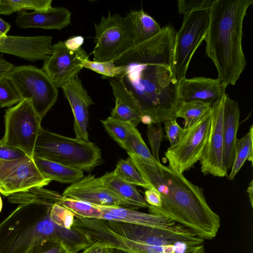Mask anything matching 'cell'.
I'll return each mask as SVG.
<instances>
[{"label": "cell", "mask_w": 253, "mask_h": 253, "mask_svg": "<svg viewBox=\"0 0 253 253\" xmlns=\"http://www.w3.org/2000/svg\"><path fill=\"white\" fill-rule=\"evenodd\" d=\"M121 147L126 152L135 154L145 163L152 166H156L157 162L153 158L140 132L132 125H130L126 140Z\"/></svg>", "instance_id": "28"}, {"label": "cell", "mask_w": 253, "mask_h": 253, "mask_svg": "<svg viewBox=\"0 0 253 253\" xmlns=\"http://www.w3.org/2000/svg\"><path fill=\"white\" fill-rule=\"evenodd\" d=\"M27 155L22 150L0 143V159L13 160L23 157Z\"/></svg>", "instance_id": "40"}, {"label": "cell", "mask_w": 253, "mask_h": 253, "mask_svg": "<svg viewBox=\"0 0 253 253\" xmlns=\"http://www.w3.org/2000/svg\"><path fill=\"white\" fill-rule=\"evenodd\" d=\"M88 56L82 48L78 50L67 48L64 42L52 45L50 56L43 61L42 70L50 79L57 88L61 87L78 76Z\"/></svg>", "instance_id": "14"}, {"label": "cell", "mask_w": 253, "mask_h": 253, "mask_svg": "<svg viewBox=\"0 0 253 253\" xmlns=\"http://www.w3.org/2000/svg\"><path fill=\"white\" fill-rule=\"evenodd\" d=\"M114 233L125 238L121 250L128 253H205L204 240L177 223L156 228L103 220Z\"/></svg>", "instance_id": "5"}, {"label": "cell", "mask_w": 253, "mask_h": 253, "mask_svg": "<svg viewBox=\"0 0 253 253\" xmlns=\"http://www.w3.org/2000/svg\"><path fill=\"white\" fill-rule=\"evenodd\" d=\"M50 181L39 171L33 157L0 159V193L5 196L33 187H43Z\"/></svg>", "instance_id": "12"}, {"label": "cell", "mask_w": 253, "mask_h": 253, "mask_svg": "<svg viewBox=\"0 0 253 253\" xmlns=\"http://www.w3.org/2000/svg\"><path fill=\"white\" fill-rule=\"evenodd\" d=\"M215 0H179L177 1L178 13L185 17L192 11L210 9Z\"/></svg>", "instance_id": "38"}, {"label": "cell", "mask_w": 253, "mask_h": 253, "mask_svg": "<svg viewBox=\"0 0 253 253\" xmlns=\"http://www.w3.org/2000/svg\"><path fill=\"white\" fill-rule=\"evenodd\" d=\"M99 178L107 189L120 198L137 204L140 208H148L149 205L134 186L116 175L113 171L106 173Z\"/></svg>", "instance_id": "26"}, {"label": "cell", "mask_w": 253, "mask_h": 253, "mask_svg": "<svg viewBox=\"0 0 253 253\" xmlns=\"http://www.w3.org/2000/svg\"><path fill=\"white\" fill-rule=\"evenodd\" d=\"M253 0H215L204 40L223 87L234 85L246 66L242 48L244 18Z\"/></svg>", "instance_id": "3"}, {"label": "cell", "mask_w": 253, "mask_h": 253, "mask_svg": "<svg viewBox=\"0 0 253 253\" xmlns=\"http://www.w3.org/2000/svg\"><path fill=\"white\" fill-rule=\"evenodd\" d=\"M126 17L131 25L133 35V42L129 50L151 39L161 30L159 24L142 9L131 11Z\"/></svg>", "instance_id": "23"}, {"label": "cell", "mask_w": 253, "mask_h": 253, "mask_svg": "<svg viewBox=\"0 0 253 253\" xmlns=\"http://www.w3.org/2000/svg\"><path fill=\"white\" fill-rule=\"evenodd\" d=\"M64 197L84 201L98 206L121 207L132 209L140 208L125 201L107 189L99 177L88 174L72 183L63 191Z\"/></svg>", "instance_id": "15"}, {"label": "cell", "mask_w": 253, "mask_h": 253, "mask_svg": "<svg viewBox=\"0 0 253 253\" xmlns=\"http://www.w3.org/2000/svg\"><path fill=\"white\" fill-rule=\"evenodd\" d=\"M225 94L211 105L209 136L200 161L201 171L204 175L227 176L223 165V115Z\"/></svg>", "instance_id": "13"}, {"label": "cell", "mask_w": 253, "mask_h": 253, "mask_svg": "<svg viewBox=\"0 0 253 253\" xmlns=\"http://www.w3.org/2000/svg\"><path fill=\"white\" fill-rule=\"evenodd\" d=\"M110 84L115 99V106L109 117L136 127L141 122L142 116L136 99L119 76L111 79Z\"/></svg>", "instance_id": "19"}, {"label": "cell", "mask_w": 253, "mask_h": 253, "mask_svg": "<svg viewBox=\"0 0 253 253\" xmlns=\"http://www.w3.org/2000/svg\"><path fill=\"white\" fill-rule=\"evenodd\" d=\"M21 100H28L41 120L56 103L58 91L42 70L32 65L14 67L5 77Z\"/></svg>", "instance_id": "7"}, {"label": "cell", "mask_w": 253, "mask_h": 253, "mask_svg": "<svg viewBox=\"0 0 253 253\" xmlns=\"http://www.w3.org/2000/svg\"><path fill=\"white\" fill-rule=\"evenodd\" d=\"M240 117L238 103L226 93L223 115V165L227 171L231 169L235 158Z\"/></svg>", "instance_id": "22"}, {"label": "cell", "mask_w": 253, "mask_h": 253, "mask_svg": "<svg viewBox=\"0 0 253 253\" xmlns=\"http://www.w3.org/2000/svg\"><path fill=\"white\" fill-rule=\"evenodd\" d=\"M75 214L70 210L59 204L53 205L50 209L51 220L59 226L71 230L75 221Z\"/></svg>", "instance_id": "35"}, {"label": "cell", "mask_w": 253, "mask_h": 253, "mask_svg": "<svg viewBox=\"0 0 253 253\" xmlns=\"http://www.w3.org/2000/svg\"><path fill=\"white\" fill-rule=\"evenodd\" d=\"M74 118V130L77 138L89 140L87 131L88 108L94 103L78 76L62 87Z\"/></svg>", "instance_id": "17"}, {"label": "cell", "mask_w": 253, "mask_h": 253, "mask_svg": "<svg viewBox=\"0 0 253 253\" xmlns=\"http://www.w3.org/2000/svg\"><path fill=\"white\" fill-rule=\"evenodd\" d=\"M52 39L49 36H0V52L30 61H44L52 54Z\"/></svg>", "instance_id": "16"}, {"label": "cell", "mask_w": 253, "mask_h": 253, "mask_svg": "<svg viewBox=\"0 0 253 253\" xmlns=\"http://www.w3.org/2000/svg\"><path fill=\"white\" fill-rule=\"evenodd\" d=\"M20 97L11 82L6 77L0 79V107L18 103Z\"/></svg>", "instance_id": "36"}, {"label": "cell", "mask_w": 253, "mask_h": 253, "mask_svg": "<svg viewBox=\"0 0 253 253\" xmlns=\"http://www.w3.org/2000/svg\"><path fill=\"white\" fill-rule=\"evenodd\" d=\"M127 153L139 173L161 196V207L149 205V213L167 217L204 240L216 236L220 218L208 205L201 187L169 166L158 162L152 166Z\"/></svg>", "instance_id": "2"}, {"label": "cell", "mask_w": 253, "mask_h": 253, "mask_svg": "<svg viewBox=\"0 0 253 253\" xmlns=\"http://www.w3.org/2000/svg\"><path fill=\"white\" fill-rule=\"evenodd\" d=\"M2 208V202L1 198V196L0 195V212L1 211Z\"/></svg>", "instance_id": "49"}, {"label": "cell", "mask_w": 253, "mask_h": 253, "mask_svg": "<svg viewBox=\"0 0 253 253\" xmlns=\"http://www.w3.org/2000/svg\"><path fill=\"white\" fill-rule=\"evenodd\" d=\"M210 20V9L194 11L183 17L176 33L172 62V77L178 85L186 78L191 58L205 39Z\"/></svg>", "instance_id": "8"}, {"label": "cell", "mask_w": 253, "mask_h": 253, "mask_svg": "<svg viewBox=\"0 0 253 253\" xmlns=\"http://www.w3.org/2000/svg\"><path fill=\"white\" fill-rule=\"evenodd\" d=\"M114 173L126 182L146 189L153 188L141 176L129 158L118 162Z\"/></svg>", "instance_id": "32"}, {"label": "cell", "mask_w": 253, "mask_h": 253, "mask_svg": "<svg viewBox=\"0 0 253 253\" xmlns=\"http://www.w3.org/2000/svg\"><path fill=\"white\" fill-rule=\"evenodd\" d=\"M51 207L20 204L0 223V253H39L52 242H64L77 252L90 246L72 228L53 223L49 217Z\"/></svg>", "instance_id": "4"}, {"label": "cell", "mask_w": 253, "mask_h": 253, "mask_svg": "<svg viewBox=\"0 0 253 253\" xmlns=\"http://www.w3.org/2000/svg\"><path fill=\"white\" fill-rule=\"evenodd\" d=\"M33 156L87 171L102 161L101 150L94 143L64 136L43 128L37 137Z\"/></svg>", "instance_id": "6"}, {"label": "cell", "mask_w": 253, "mask_h": 253, "mask_svg": "<svg viewBox=\"0 0 253 253\" xmlns=\"http://www.w3.org/2000/svg\"><path fill=\"white\" fill-rule=\"evenodd\" d=\"M253 126L252 125L249 131L241 138L237 139L235 155L230 174L229 180L234 178L247 160L253 164Z\"/></svg>", "instance_id": "27"}, {"label": "cell", "mask_w": 253, "mask_h": 253, "mask_svg": "<svg viewBox=\"0 0 253 253\" xmlns=\"http://www.w3.org/2000/svg\"><path fill=\"white\" fill-rule=\"evenodd\" d=\"M95 46L93 61L113 62L127 52L133 42L131 25L127 18L118 14L102 16L100 22L94 23Z\"/></svg>", "instance_id": "9"}, {"label": "cell", "mask_w": 253, "mask_h": 253, "mask_svg": "<svg viewBox=\"0 0 253 253\" xmlns=\"http://www.w3.org/2000/svg\"><path fill=\"white\" fill-rule=\"evenodd\" d=\"M101 122L108 134L121 146L126 140L132 124L110 117Z\"/></svg>", "instance_id": "33"}, {"label": "cell", "mask_w": 253, "mask_h": 253, "mask_svg": "<svg viewBox=\"0 0 253 253\" xmlns=\"http://www.w3.org/2000/svg\"><path fill=\"white\" fill-rule=\"evenodd\" d=\"M34 161L41 174L50 181L73 183L84 177L83 171L57 163L33 156Z\"/></svg>", "instance_id": "24"}, {"label": "cell", "mask_w": 253, "mask_h": 253, "mask_svg": "<svg viewBox=\"0 0 253 253\" xmlns=\"http://www.w3.org/2000/svg\"><path fill=\"white\" fill-rule=\"evenodd\" d=\"M42 120L28 100H21L6 110L5 132L0 143L18 148L33 157L35 143L42 128Z\"/></svg>", "instance_id": "10"}, {"label": "cell", "mask_w": 253, "mask_h": 253, "mask_svg": "<svg viewBox=\"0 0 253 253\" xmlns=\"http://www.w3.org/2000/svg\"><path fill=\"white\" fill-rule=\"evenodd\" d=\"M83 67L111 78L120 76L126 71L125 66H117L112 62H99L89 59L83 63Z\"/></svg>", "instance_id": "34"}, {"label": "cell", "mask_w": 253, "mask_h": 253, "mask_svg": "<svg viewBox=\"0 0 253 253\" xmlns=\"http://www.w3.org/2000/svg\"><path fill=\"white\" fill-rule=\"evenodd\" d=\"M225 93L220 81L217 79L197 77L184 78L178 85L179 101L198 100L211 105L219 100Z\"/></svg>", "instance_id": "18"}, {"label": "cell", "mask_w": 253, "mask_h": 253, "mask_svg": "<svg viewBox=\"0 0 253 253\" xmlns=\"http://www.w3.org/2000/svg\"><path fill=\"white\" fill-rule=\"evenodd\" d=\"M10 28L9 24L0 18V36H6Z\"/></svg>", "instance_id": "46"}, {"label": "cell", "mask_w": 253, "mask_h": 253, "mask_svg": "<svg viewBox=\"0 0 253 253\" xmlns=\"http://www.w3.org/2000/svg\"><path fill=\"white\" fill-rule=\"evenodd\" d=\"M247 191L249 195V198L251 207L253 208V180H251V181L250 182L249 186L247 189Z\"/></svg>", "instance_id": "47"}, {"label": "cell", "mask_w": 253, "mask_h": 253, "mask_svg": "<svg viewBox=\"0 0 253 253\" xmlns=\"http://www.w3.org/2000/svg\"><path fill=\"white\" fill-rule=\"evenodd\" d=\"M164 123L166 138L169 142V147H173L182 139L185 134L186 128L181 127L177 122L176 119L170 120Z\"/></svg>", "instance_id": "39"}, {"label": "cell", "mask_w": 253, "mask_h": 253, "mask_svg": "<svg viewBox=\"0 0 253 253\" xmlns=\"http://www.w3.org/2000/svg\"><path fill=\"white\" fill-rule=\"evenodd\" d=\"M52 0H0V14L10 15L25 9L44 11L51 9Z\"/></svg>", "instance_id": "30"}, {"label": "cell", "mask_w": 253, "mask_h": 253, "mask_svg": "<svg viewBox=\"0 0 253 253\" xmlns=\"http://www.w3.org/2000/svg\"><path fill=\"white\" fill-rule=\"evenodd\" d=\"M151 124L147 125L146 134L152 151V155L154 160L160 163L159 150L164 137V133L160 123Z\"/></svg>", "instance_id": "37"}, {"label": "cell", "mask_w": 253, "mask_h": 253, "mask_svg": "<svg viewBox=\"0 0 253 253\" xmlns=\"http://www.w3.org/2000/svg\"><path fill=\"white\" fill-rule=\"evenodd\" d=\"M81 253H110V249L99 242H95L83 250Z\"/></svg>", "instance_id": "44"}, {"label": "cell", "mask_w": 253, "mask_h": 253, "mask_svg": "<svg viewBox=\"0 0 253 253\" xmlns=\"http://www.w3.org/2000/svg\"><path fill=\"white\" fill-rule=\"evenodd\" d=\"M71 12L62 6L52 7L44 11H21L15 19L22 28H41L61 30L71 23Z\"/></svg>", "instance_id": "20"}, {"label": "cell", "mask_w": 253, "mask_h": 253, "mask_svg": "<svg viewBox=\"0 0 253 253\" xmlns=\"http://www.w3.org/2000/svg\"><path fill=\"white\" fill-rule=\"evenodd\" d=\"M63 197L56 191L36 186L12 194L8 196V200L13 204H34L49 207L60 204Z\"/></svg>", "instance_id": "25"}, {"label": "cell", "mask_w": 253, "mask_h": 253, "mask_svg": "<svg viewBox=\"0 0 253 253\" xmlns=\"http://www.w3.org/2000/svg\"><path fill=\"white\" fill-rule=\"evenodd\" d=\"M13 67V65L7 61L2 54L0 55V79L5 77Z\"/></svg>", "instance_id": "45"}, {"label": "cell", "mask_w": 253, "mask_h": 253, "mask_svg": "<svg viewBox=\"0 0 253 253\" xmlns=\"http://www.w3.org/2000/svg\"><path fill=\"white\" fill-rule=\"evenodd\" d=\"M176 32L168 24L146 42L112 62L125 66L119 76L136 99L143 123H162L176 119L178 84L172 77V62Z\"/></svg>", "instance_id": "1"}, {"label": "cell", "mask_w": 253, "mask_h": 253, "mask_svg": "<svg viewBox=\"0 0 253 253\" xmlns=\"http://www.w3.org/2000/svg\"><path fill=\"white\" fill-rule=\"evenodd\" d=\"M99 206L102 212L101 219L103 220L156 228H168L177 224L167 217L140 212L132 209L117 206Z\"/></svg>", "instance_id": "21"}, {"label": "cell", "mask_w": 253, "mask_h": 253, "mask_svg": "<svg viewBox=\"0 0 253 253\" xmlns=\"http://www.w3.org/2000/svg\"><path fill=\"white\" fill-rule=\"evenodd\" d=\"M110 253H128L123 251L114 249H110Z\"/></svg>", "instance_id": "48"}, {"label": "cell", "mask_w": 253, "mask_h": 253, "mask_svg": "<svg viewBox=\"0 0 253 253\" xmlns=\"http://www.w3.org/2000/svg\"><path fill=\"white\" fill-rule=\"evenodd\" d=\"M211 108V105L200 101H179L175 116L176 118L183 119L185 128L196 123Z\"/></svg>", "instance_id": "29"}, {"label": "cell", "mask_w": 253, "mask_h": 253, "mask_svg": "<svg viewBox=\"0 0 253 253\" xmlns=\"http://www.w3.org/2000/svg\"><path fill=\"white\" fill-rule=\"evenodd\" d=\"M144 199L147 204L152 207L160 208L162 205L160 194L154 188L147 189L144 193Z\"/></svg>", "instance_id": "42"}, {"label": "cell", "mask_w": 253, "mask_h": 253, "mask_svg": "<svg viewBox=\"0 0 253 253\" xmlns=\"http://www.w3.org/2000/svg\"><path fill=\"white\" fill-rule=\"evenodd\" d=\"M64 242L49 243L45 248L39 253H77Z\"/></svg>", "instance_id": "41"}, {"label": "cell", "mask_w": 253, "mask_h": 253, "mask_svg": "<svg viewBox=\"0 0 253 253\" xmlns=\"http://www.w3.org/2000/svg\"><path fill=\"white\" fill-rule=\"evenodd\" d=\"M60 205L70 210L78 218L101 219L102 212L98 205L64 197Z\"/></svg>", "instance_id": "31"}, {"label": "cell", "mask_w": 253, "mask_h": 253, "mask_svg": "<svg viewBox=\"0 0 253 253\" xmlns=\"http://www.w3.org/2000/svg\"><path fill=\"white\" fill-rule=\"evenodd\" d=\"M84 42V39L82 36H76L68 39L64 43L67 48L75 51L82 48Z\"/></svg>", "instance_id": "43"}, {"label": "cell", "mask_w": 253, "mask_h": 253, "mask_svg": "<svg viewBox=\"0 0 253 253\" xmlns=\"http://www.w3.org/2000/svg\"><path fill=\"white\" fill-rule=\"evenodd\" d=\"M210 127L211 110L196 123L185 127V134L177 145L168 148L165 156L168 166L183 174L200 161L207 144Z\"/></svg>", "instance_id": "11"}]
</instances>
